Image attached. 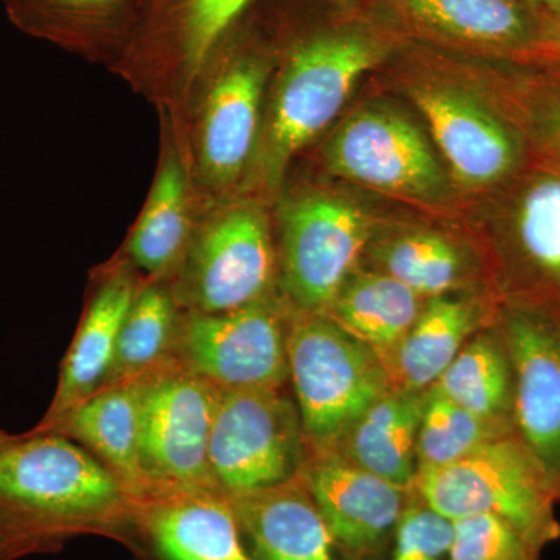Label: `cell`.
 Segmentation results:
<instances>
[{
    "instance_id": "obj_1",
    "label": "cell",
    "mask_w": 560,
    "mask_h": 560,
    "mask_svg": "<svg viewBox=\"0 0 560 560\" xmlns=\"http://www.w3.org/2000/svg\"><path fill=\"white\" fill-rule=\"evenodd\" d=\"M132 497L83 445L54 431L0 444V523L28 536L130 525Z\"/></svg>"
},
{
    "instance_id": "obj_2",
    "label": "cell",
    "mask_w": 560,
    "mask_h": 560,
    "mask_svg": "<svg viewBox=\"0 0 560 560\" xmlns=\"http://www.w3.org/2000/svg\"><path fill=\"white\" fill-rule=\"evenodd\" d=\"M388 51V43L363 28L313 33L294 44L265 139L268 183H276L294 154L337 119L361 77L385 61Z\"/></svg>"
},
{
    "instance_id": "obj_3",
    "label": "cell",
    "mask_w": 560,
    "mask_h": 560,
    "mask_svg": "<svg viewBox=\"0 0 560 560\" xmlns=\"http://www.w3.org/2000/svg\"><path fill=\"white\" fill-rule=\"evenodd\" d=\"M289 377L305 440L327 448L388 393L374 350L319 313L302 312L287 329Z\"/></svg>"
},
{
    "instance_id": "obj_4",
    "label": "cell",
    "mask_w": 560,
    "mask_h": 560,
    "mask_svg": "<svg viewBox=\"0 0 560 560\" xmlns=\"http://www.w3.org/2000/svg\"><path fill=\"white\" fill-rule=\"evenodd\" d=\"M415 481L423 503L448 521L497 515L537 551L559 537L547 482L515 442L492 438L455 463L420 469Z\"/></svg>"
},
{
    "instance_id": "obj_5",
    "label": "cell",
    "mask_w": 560,
    "mask_h": 560,
    "mask_svg": "<svg viewBox=\"0 0 560 560\" xmlns=\"http://www.w3.org/2000/svg\"><path fill=\"white\" fill-rule=\"evenodd\" d=\"M304 430L280 388L220 389L209 441L213 482L228 497L296 480Z\"/></svg>"
},
{
    "instance_id": "obj_6",
    "label": "cell",
    "mask_w": 560,
    "mask_h": 560,
    "mask_svg": "<svg viewBox=\"0 0 560 560\" xmlns=\"http://www.w3.org/2000/svg\"><path fill=\"white\" fill-rule=\"evenodd\" d=\"M219 396V388L173 359L142 377L139 460L145 493L219 490L209 464L210 430Z\"/></svg>"
},
{
    "instance_id": "obj_7",
    "label": "cell",
    "mask_w": 560,
    "mask_h": 560,
    "mask_svg": "<svg viewBox=\"0 0 560 560\" xmlns=\"http://www.w3.org/2000/svg\"><path fill=\"white\" fill-rule=\"evenodd\" d=\"M282 285L305 313L327 312L370 238L371 221L355 202L308 194L280 212Z\"/></svg>"
},
{
    "instance_id": "obj_8",
    "label": "cell",
    "mask_w": 560,
    "mask_h": 560,
    "mask_svg": "<svg viewBox=\"0 0 560 560\" xmlns=\"http://www.w3.org/2000/svg\"><path fill=\"white\" fill-rule=\"evenodd\" d=\"M276 256L270 228L256 206L215 217L190 246L175 301L189 312L226 313L267 301Z\"/></svg>"
},
{
    "instance_id": "obj_9",
    "label": "cell",
    "mask_w": 560,
    "mask_h": 560,
    "mask_svg": "<svg viewBox=\"0 0 560 560\" xmlns=\"http://www.w3.org/2000/svg\"><path fill=\"white\" fill-rule=\"evenodd\" d=\"M173 360L219 389L282 388L287 329L267 301L226 313L187 312Z\"/></svg>"
},
{
    "instance_id": "obj_10",
    "label": "cell",
    "mask_w": 560,
    "mask_h": 560,
    "mask_svg": "<svg viewBox=\"0 0 560 560\" xmlns=\"http://www.w3.org/2000/svg\"><path fill=\"white\" fill-rule=\"evenodd\" d=\"M327 167L368 189L434 201L447 176L422 131L404 114L374 106L342 121L326 149Z\"/></svg>"
},
{
    "instance_id": "obj_11",
    "label": "cell",
    "mask_w": 560,
    "mask_h": 560,
    "mask_svg": "<svg viewBox=\"0 0 560 560\" xmlns=\"http://www.w3.org/2000/svg\"><path fill=\"white\" fill-rule=\"evenodd\" d=\"M130 525L145 560H253L230 497L213 489L151 490Z\"/></svg>"
},
{
    "instance_id": "obj_12",
    "label": "cell",
    "mask_w": 560,
    "mask_h": 560,
    "mask_svg": "<svg viewBox=\"0 0 560 560\" xmlns=\"http://www.w3.org/2000/svg\"><path fill=\"white\" fill-rule=\"evenodd\" d=\"M304 482L341 552L353 560L381 555L405 510L404 488L335 456L316 463Z\"/></svg>"
},
{
    "instance_id": "obj_13",
    "label": "cell",
    "mask_w": 560,
    "mask_h": 560,
    "mask_svg": "<svg viewBox=\"0 0 560 560\" xmlns=\"http://www.w3.org/2000/svg\"><path fill=\"white\" fill-rule=\"evenodd\" d=\"M412 101L460 186H492L517 164L518 149L511 131L466 92L422 86L412 91Z\"/></svg>"
},
{
    "instance_id": "obj_14",
    "label": "cell",
    "mask_w": 560,
    "mask_h": 560,
    "mask_svg": "<svg viewBox=\"0 0 560 560\" xmlns=\"http://www.w3.org/2000/svg\"><path fill=\"white\" fill-rule=\"evenodd\" d=\"M267 62L257 55L232 58L206 102L200 164L212 186L234 183L250 160L259 130Z\"/></svg>"
},
{
    "instance_id": "obj_15",
    "label": "cell",
    "mask_w": 560,
    "mask_h": 560,
    "mask_svg": "<svg viewBox=\"0 0 560 560\" xmlns=\"http://www.w3.org/2000/svg\"><path fill=\"white\" fill-rule=\"evenodd\" d=\"M253 560H340L304 481L230 497Z\"/></svg>"
},
{
    "instance_id": "obj_16",
    "label": "cell",
    "mask_w": 560,
    "mask_h": 560,
    "mask_svg": "<svg viewBox=\"0 0 560 560\" xmlns=\"http://www.w3.org/2000/svg\"><path fill=\"white\" fill-rule=\"evenodd\" d=\"M515 416L530 452L560 471V331L530 316L510 324Z\"/></svg>"
},
{
    "instance_id": "obj_17",
    "label": "cell",
    "mask_w": 560,
    "mask_h": 560,
    "mask_svg": "<svg viewBox=\"0 0 560 560\" xmlns=\"http://www.w3.org/2000/svg\"><path fill=\"white\" fill-rule=\"evenodd\" d=\"M142 378L106 386L44 430L83 445L121 481L132 500L145 493L139 460Z\"/></svg>"
},
{
    "instance_id": "obj_18",
    "label": "cell",
    "mask_w": 560,
    "mask_h": 560,
    "mask_svg": "<svg viewBox=\"0 0 560 560\" xmlns=\"http://www.w3.org/2000/svg\"><path fill=\"white\" fill-rule=\"evenodd\" d=\"M138 291L127 275L106 280L84 313L61 363L49 410L35 430H44L66 411L105 386L116 355L125 316Z\"/></svg>"
},
{
    "instance_id": "obj_19",
    "label": "cell",
    "mask_w": 560,
    "mask_h": 560,
    "mask_svg": "<svg viewBox=\"0 0 560 560\" xmlns=\"http://www.w3.org/2000/svg\"><path fill=\"white\" fill-rule=\"evenodd\" d=\"M419 31L460 46L508 49L522 46L533 25L522 0H385Z\"/></svg>"
},
{
    "instance_id": "obj_20",
    "label": "cell",
    "mask_w": 560,
    "mask_h": 560,
    "mask_svg": "<svg viewBox=\"0 0 560 560\" xmlns=\"http://www.w3.org/2000/svg\"><path fill=\"white\" fill-rule=\"evenodd\" d=\"M425 396L388 390L350 429L353 464L400 488L415 481L416 445Z\"/></svg>"
},
{
    "instance_id": "obj_21",
    "label": "cell",
    "mask_w": 560,
    "mask_h": 560,
    "mask_svg": "<svg viewBox=\"0 0 560 560\" xmlns=\"http://www.w3.org/2000/svg\"><path fill=\"white\" fill-rule=\"evenodd\" d=\"M420 298L386 272L352 276L326 315L331 323L374 349L399 348L420 315Z\"/></svg>"
},
{
    "instance_id": "obj_22",
    "label": "cell",
    "mask_w": 560,
    "mask_h": 560,
    "mask_svg": "<svg viewBox=\"0 0 560 560\" xmlns=\"http://www.w3.org/2000/svg\"><path fill=\"white\" fill-rule=\"evenodd\" d=\"M475 323L474 307L467 302L433 298L397 348V372L404 389L422 390L440 381Z\"/></svg>"
},
{
    "instance_id": "obj_23",
    "label": "cell",
    "mask_w": 560,
    "mask_h": 560,
    "mask_svg": "<svg viewBox=\"0 0 560 560\" xmlns=\"http://www.w3.org/2000/svg\"><path fill=\"white\" fill-rule=\"evenodd\" d=\"M179 316L175 296L161 285L139 290L121 324L105 386L138 381L173 359Z\"/></svg>"
},
{
    "instance_id": "obj_24",
    "label": "cell",
    "mask_w": 560,
    "mask_h": 560,
    "mask_svg": "<svg viewBox=\"0 0 560 560\" xmlns=\"http://www.w3.org/2000/svg\"><path fill=\"white\" fill-rule=\"evenodd\" d=\"M189 234L187 184L178 160L172 156L162 167L132 231L128 254L140 270L162 275L183 257Z\"/></svg>"
},
{
    "instance_id": "obj_25",
    "label": "cell",
    "mask_w": 560,
    "mask_h": 560,
    "mask_svg": "<svg viewBox=\"0 0 560 560\" xmlns=\"http://www.w3.org/2000/svg\"><path fill=\"white\" fill-rule=\"evenodd\" d=\"M253 0H151L187 72H200Z\"/></svg>"
},
{
    "instance_id": "obj_26",
    "label": "cell",
    "mask_w": 560,
    "mask_h": 560,
    "mask_svg": "<svg viewBox=\"0 0 560 560\" xmlns=\"http://www.w3.org/2000/svg\"><path fill=\"white\" fill-rule=\"evenodd\" d=\"M433 389L490 420L506 405L510 370L497 346L488 338H478L460 350Z\"/></svg>"
},
{
    "instance_id": "obj_27",
    "label": "cell",
    "mask_w": 560,
    "mask_h": 560,
    "mask_svg": "<svg viewBox=\"0 0 560 560\" xmlns=\"http://www.w3.org/2000/svg\"><path fill=\"white\" fill-rule=\"evenodd\" d=\"M488 419H482L431 389L420 419L416 458L419 470L447 466L492 440Z\"/></svg>"
},
{
    "instance_id": "obj_28",
    "label": "cell",
    "mask_w": 560,
    "mask_h": 560,
    "mask_svg": "<svg viewBox=\"0 0 560 560\" xmlns=\"http://www.w3.org/2000/svg\"><path fill=\"white\" fill-rule=\"evenodd\" d=\"M386 275L393 276L419 298L444 296L459 278L458 250L445 238L416 232L390 242L382 254Z\"/></svg>"
},
{
    "instance_id": "obj_29",
    "label": "cell",
    "mask_w": 560,
    "mask_h": 560,
    "mask_svg": "<svg viewBox=\"0 0 560 560\" xmlns=\"http://www.w3.org/2000/svg\"><path fill=\"white\" fill-rule=\"evenodd\" d=\"M132 0H5L11 16L27 31L81 38L109 31L130 13Z\"/></svg>"
},
{
    "instance_id": "obj_30",
    "label": "cell",
    "mask_w": 560,
    "mask_h": 560,
    "mask_svg": "<svg viewBox=\"0 0 560 560\" xmlns=\"http://www.w3.org/2000/svg\"><path fill=\"white\" fill-rule=\"evenodd\" d=\"M523 249L537 267L560 282V178L537 179L523 195L517 212Z\"/></svg>"
},
{
    "instance_id": "obj_31",
    "label": "cell",
    "mask_w": 560,
    "mask_h": 560,
    "mask_svg": "<svg viewBox=\"0 0 560 560\" xmlns=\"http://www.w3.org/2000/svg\"><path fill=\"white\" fill-rule=\"evenodd\" d=\"M448 560H537L539 551L514 526L497 515L453 521Z\"/></svg>"
},
{
    "instance_id": "obj_32",
    "label": "cell",
    "mask_w": 560,
    "mask_h": 560,
    "mask_svg": "<svg viewBox=\"0 0 560 560\" xmlns=\"http://www.w3.org/2000/svg\"><path fill=\"white\" fill-rule=\"evenodd\" d=\"M453 523L425 503L408 504L401 512L388 560H448Z\"/></svg>"
},
{
    "instance_id": "obj_33",
    "label": "cell",
    "mask_w": 560,
    "mask_h": 560,
    "mask_svg": "<svg viewBox=\"0 0 560 560\" xmlns=\"http://www.w3.org/2000/svg\"><path fill=\"white\" fill-rule=\"evenodd\" d=\"M536 130L541 145L560 162V88L540 103L536 113Z\"/></svg>"
},
{
    "instance_id": "obj_34",
    "label": "cell",
    "mask_w": 560,
    "mask_h": 560,
    "mask_svg": "<svg viewBox=\"0 0 560 560\" xmlns=\"http://www.w3.org/2000/svg\"><path fill=\"white\" fill-rule=\"evenodd\" d=\"M32 540H36L35 537L0 523V558L16 551L18 548H24Z\"/></svg>"
},
{
    "instance_id": "obj_35",
    "label": "cell",
    "mask_w": 560,
    "mask_h": 560,
    "mask_svg": "<svg viewBox=\"0 0 560 560\" xmlns=\"http://www.w3.org/2000/svg\"><path fill=\"white\" fill-rule=\"evenodd\" d=\"M540 36L545 43L560 49V7L548 10L547 18H545L540 27Z\"/></svg>"
},
{
    "instance_id": "obj_36",
    "label": "cell",
    "mask_w": 560,
    "mask_h": 560,
    "mask_svg": "<svg viewBox=\"0 0 560 560\" xmlns=\"http://www.w3.org/2000/svg\"><path fill=\"white\" fill-rule=\"evenodd\" d=\"M529 2L539 3L547 10L558 9L560 7V0H529Z\"/></svg>"
},
{
    "instance_id": "obj_37",
    "label": "cell",
    "mask_w": 560,
    "mask_h": 560,
    "mask_svg": "<svg viewBox=\"0 0 560 560\" xmlns=\"http://www.w3.org/2000/svg\"><path fill=\"white\" fill-rule=\"evenodd\" d=\"M10 434L3 433V431H0V444H2L3 441L9 440Z\"/></svg>"
}]
</instances>
